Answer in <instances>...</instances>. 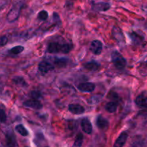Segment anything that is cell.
Here are the masks:
<instances>
[{
	"label": "cell",
	"instance_id": "obj_2",
	"mask_svg": "<svg viewBox=\"0 0 147 147\" xmlns=\"http://www.w3.org/2000/svg\"><path fill=\"white\" fill-rule=\"evenodd\" d=\"M22 9V4H15L7 15V20L9 22H13L18 19Z\"/></svg>",
	"mask_w": 147,
	"mask_h": 147
},
{
	"label": "cell",
	"instance_id": "obj_16",
	"mask_svg": "<svg viewBox=\"0 0 147 147\" xmlns=\"http://www.w3.org/2000/svg\"><path fill=\"white\" fill-rule=\"evenodd\" d=\"M13 83L16 85V86H19V87L22 88H26L27 87V83H26V81L24 80V79L22 77H20V76H17V77H14L12 80Z\"/></svg>",
	"mask_w": 147,
	"mask_h": 147
},
{
	"label": "cell",
	"instance_id": "obj_6",
	"mask_svg": "<svg viewBox=\"0 0 147 147\" xmlns=\"http://www.w3.org/2000/svg\"><path fill=\"white\" fill-rule=\"evenodd\" d=\"M63 44L57 42H51L48 45V52L50 53H61Z\"/></svg>",
	"mask_w": 147,
	"mask_h": 147
},
{
	"label": "cell",
	"instance_id": "obj_28",
	"mask_svg": "<svg viewBox=\"0 0 147 147\" xmlns=\"http://www.w3.org/2000/svg\"><path fill=\"white\" fill-rule=\"evenodd\" d=\"M31 97L32 98H35V99H37L38 100L39 98L41 97V94L39 91H37V90H33V91L31 92Z\"/></svg>",
	"mask_w": 147,
	"mask_h": 147
},
{
	"label": "cell",
	"instance_id": "obj_17",
	"mask_svg": "<svg viewBox=\"0 0 147 147\" xmlns=\"http://www.w3.org/2000/svg\"><path fill=\"white\" fill-rule=\"evenodd\" d=\"M118 109V103L115 101H111L105 105V110L109 113H115Z\"/></svg>",
	"mask_w": 147,
	"mask_h": 147
},
{
	"label": "cell",
	"instance_id": "obj_7",
	"mask_svg": "<svg viewBox=\"0 0 147 147\" xmlns=\"http://www.w3.org/2000/svg\"><path fill=\"white\" fill-rule=\"evenodd\" d=\"M110 8L109 3L100 1V2L95 3L92 4V9L97 11H108Z\"/></svg>",
	"mask_w": 147,
	"mask_h": 147
},
{
	"label": "cell",
	"instance_id": "obj_24",
	"mask_svg": "<svg viewBox=\"0 0 147 147\" xmlns=\"http://www.w3.org/2000/svg\"><path fill=\"white\" fill-rule=\"evenodd\" d=\"M101 99H102V96H94L88 100V103L92 105L97 104V103L100 101Z\"/></svg>",
	"mask_w": 147,
	"mask_h": 147
},
{
	"label": "cell",
	"instance_id": "obj_23",
	"mask_svg": "<svg viewBox=\"0 0 147 147\" xmlns=\"http://www.w3.org/2000/svg\"><path fill=\"white\" fill-rule=\"evenodd\" d=\"M23 50H24V47H22L21 45H18L12 47L10 50V53L12 55H18L20 53H21Z\"/></svg>",
	"mask_w": 147,
	"mask_h": 147
},
{
	"label": "cell",
	"instance_id": "obj_5",
	"mask_svg": "<svg viewBox=\"0 0 147 147\" xmlns=\"http://www.w3.org/2000/svg\"><path fill=\"white\" fill-rule=\"evenodd\" d=\"M89 50L93 54L96 55H99L102 53V44L99 40H95L91 42Z\"/></svg>",
	"mask_w": 147,
	"mask_h": 147
},
{
	"label": "cell",
	"instance_id": "obj_27",
	"mask_svg": "<svg viewBox=\"0 0 147 147\" xmlns=\"http://www.w3.org/2000/svg\"><path fill=\"white\" fill-rule=\"evenodd\" d=\"M108 98L112 100V101H116L117 99H118V95L115 92L111 91L109 94L108 95Z\"/></svg>",
	"mask_w": 147,
	"mask_h": 147
},
{
	"label": "cell",
	"instance_id": "obj_4",
	"mask_svg": "<svg viewBox=\"0 0 147 147\" xmlns=\"http://www.w3.org/2000/svg\"><path fill=\"white\" fill-rule=\"evenodd\" d=\"M23 105L25 107L36 109V110H39V109H41L43 108V104L41 103V102L39 100H37V99L35 98H31L27 100H25L23 103Z\"/></svg>",
	"mask_w": 147,
	"mask_h": 147
},
{
	"label": "cell",
	"instance_id": "obj_13",
	"mask_svg": "<svg viewBox=\"0 0 147 147\" xmlns=\"http://www.w3.org/2000/svg\"><path fill=\"white\" fill-rule=\"evenodd\" d=\"M127 139H128V134L126 132H122L120 134L118 139L115 141V144H114V146L115 147H121L123 146L126 142Z\"/></svg>",
	"mask_w": 147,
	"mask_h": 147
},
{
	"label": "cell",
	"instance_id": "obj_29",
	"mask_svg": "<svg viewBox=\"0 0 147 147\" xmlns=\"http://www.w3.org/2000/svg\"><path fill=\"white\" fill-rule=\"evenodd\" d=\"M7 41H8V38L7 37V36H2L0 37V47L5 45Z\"/></svg>",
	"mask_w": 147,
	"mask_h": 147
},
{
	"label": "cell",
	"instance_id": "obj_10",
	"mask_svg": "<svg viewBox=\"0 0 147 147\" xmlns=\"http://www.w3.org/2000/svg\"><path fill=\"white\" fill-rule=\"evenodd\" d=\"M96 125L100 130L105 131L109 127V122L106 119L102 117V116H99L97 119Z\"/></svg>",
	"mask_w": 147,
	"mask_h": 147
},
{
	"label": "cell",
	"instance_id": "obj_31",
	"mask_svg": "<svg viewBox=\"0 0 147 147\" xmlns=\"http://www.w3.org/2000/svg\"><path fill=\"white\" fill-rule=\"evenodd\" d=\"M74 1V0H67V2L68 4H70V3H73Z\"/></svg>",
	"mask_w": 147,
	"mask_h": 147
},
{
	"label": "cell",
	"instance_id": "obj_12",
	"mask_svg": "<svg viewBox=\"0 0 147 147\" xmlns=\"http://www.w3.org/2000/svg\"><path fill=\"white\" fill-rule=\"evenodd\" d=\"M69 111L73 114L79 115L82 114L84 112L85 109L82 106L79 104H76V103H73V104H70L69 106Z\"/></svg>",
	"mask_w": 147,
	"mask_h": 147
},
{
	"label": "cell",
	"instance_id": "obj_15",
	"mask_svg": "<svg viewBox=\"0 0 147 147\" xmlns=\"http://www.w3.org/2000/svg\"><path fill=\"white\" fill-rule=\"evenodd\" d=\"M135 104L141 108H147V97L142 96H138L135 100Z\"/></svg>",
	"mask_w": 147,
	"mask_h": 147
},
{
	"label": "cell",
	"instance_id": "obj_21",
	"mask_svg": "<svg viewBox=\"0 0 147 147\" xmlns=\"http://www.w3.org/2000/svg\"><path fill=\"white\" fill-rule=\"evenodd\" d=\"M67 59L65 58H56L54 60V64L59 67H64L67 64Z\"/></svg>",
	"mask_w": 147,
	"mask_h": 147
},
{
	"label": "cell",
	"instance_id": "obj_3",
	"mask_svg": "<svg viewBox=\"0 0 147 147\" xmlns=\"http://www.w3.org/2000/svg\"><path fill=\"white\" fill-rule=\"evenodd\" d=\"M112 35L118 43H122L125 42V37L122 30L118 26H114L112 30Z\"/></svg>",
	"mask_w": 147,
	"mask_h": 147
},
{
	"label": "cell",
	"instance_id": "obj_20",
	"mask_svg": "<svg viewBox=\"0 0 147 147\" xmlns=\"http://www.w3.org/2000/svg\"><path fill=\"white\" fill-rule=\"evenodd\" d=\"M15 130L17 131L22 136H28V134H29V133H28V131H27V129H26L24 127V126H22V124H19V125H17V126H16Z\"/></svg>",
	"mask_w": 147,
	"mask_h": 147
},
{
	"label": "cell",
	"instance_id": "obj_8",
	"mask_svg": "<svg viewBox=\"0 0 147 147\" xmlns=\"http://www.w3.org/2000/svg\"><path fill=\"white\" fill-rule=\"evenodd\" d=\"M78 89L82 92L91 93L95 89V85L93 83H83L78 86Z\"/></svg>",
	"mask_w": 147,
	"mask_h": 147
},
{
	"label": "cell",
	"instance_id": "obj_9",
	"mask_svg": "<svg viewBox=\"0 0 147 147\" xmlns=\"http://www.w3.org/2000/svg\"><path fill=\"white\" fill-rule=\"evenodd\" d=\"M81 126L84 133L86 134H91L92 133V125L90 121L87 119H83L81 121Z\"/></svg>",
	"mask_w": 147,
	"mask_h": 147
},
{
	"label": "cell",
	"instance_id": "obj_18",
	"mask_svg": "<svg viewBox=\"0 0 147 147\" xmlns=\"http://www.w3.org/2000/svg\"><path fill=\"white\" fill-rule=\"evenodd\" d=\"M6 138H7V146H17V141H16L15 136H14V134H8L6 136Z\"/></svg>",
	"mask_w": 147,
	"mask_h": 147
},
{
	"label": "cell",
	"instance_id": "obj_14",
	"mask_svg": "<svg viewBox=\"0 0 147 147\" xmlns=\"http://www.w3.org/2000/svg\"><path fill=\"white\" fill-rule=\"evenodd\" d=\"M84 66L85 69L92 72L97 71V70H99L101 67L100 65L98 63H97V62H90V63H87Z\"/></svg>",
	"mask_w": 147,
	"mask_h": 147
},
{
	"label": "cell",
	"instance_id": "obj_26",
	"mask_svg": "<svg viewBox=\"0 0 147 147\" xmlns=\"http://www.w3.org/2000/svg\"><path fill=\"white\" fill-rule=\"evenodd\" d=\"M7 121V115L3 109H0V123H5Z\"/></svg>",
	"mask_w": 147,
	"mask_h": 147
},
{
	"label": "cell",
	"instance_id": "obj_30",
	"mask_svg": "<svg viewBox=\"0 0 147 147\" xmlns=\"http://www.w3.org/2000/svg\"><path fill=\"white\" fill-rule=\"evenodd\" d=\"M7 2H8V0H0V11L7 6Z\"/></svg>",
	"mask_w": 147,
	"mask_h": 147
},
{
	"label": "cell",
	"instance_id": "obj_32",
	"mask_svg": "<svg viewBox=\"0 0 147 147\" xmlns=\"http://www.w3.org/2000/svg\"><path fill=\"white\" fill-rule=\"evenodd\" d=\"M1 88H0V92H1Z\"/></svg>",
	"mask_w": 147,
	"mask_h": 147
},
{
	"label": "cell",
	"instance_id": "obj_22",
	"mask_svg": "<svg viewBox=\"0 0 147 147\" xmlns=\"http://www.w3.org/2000/svg\"><path fill=\"white\" fill-rule=\"evenodd\" d=\"M83 140H84L83 134L81 133L78 134L77 136H76V139H75V142H74V146H76V147L82 146V144H83Z\"/></svg>",
	"mask_w": 147,
	"mask_h": 147
},
{
	"label": "cell",
	"instance_id": "obj_25",
	"mask_svg": "<svg viewBox=\"0 0 147 147\" xmlns=\"http://www.w3.org/2000/svg\"><path fill=\"white\" fill-rule=\"evenodd\" d=\"M37 17L38 19H40V20H46L48 17V13L45 10H42L37 14Z\"/></svg>",
	"mask_w": 147,
	"mask_h": 147
},
{
	"label": "cell",
	"instance_id": "obj_11",
	"mask_svg": "<svg viewBox=\"0 0 147 147\" xmlns=\"http://www.w3.org/2000/svg\"><path fill=\"white\" fill-rule=\"evenodd\" d=\"M54 69V66L47 61H42L38 65V70L41 73H48Z\"/></svg>",
	"mask_w": 147,
	"mask_h": 147
},
{
	"label": "cell",
	"instance_id": "obj_19",
	"mask_svg": "<svg viewBox=\"0 0 147 147\" xmlns=\"http://www.w3.org/2000/svg\"><path fill=\"white\" fill-rule=\"evenodd\" d=\"M129 36L131 37V39L132 40V41L133 42V43H135V44L136 45L141 44V43L143 42V40H144V38H143L141 36H140L139 34L134 32L130 33Z\"/></svg>",
	"mask_w": 147,
	"mask_h": 147
},
{
	"label": "cell",
	"instance_id": "obj_1",
	"mask_svg": "<svg viewBox=\"0 0 147 147\" xmlns=\"http://www.w3.org/2000/svg\"><path fill=\"white\" fill-rule=\"evenodd\" d=\"M111 60L117 69L122 70L126 65V60L118 51H113L111 54Z\"/></svg>",
	"mask_w": 147,
	"mask_h": 147
}]
</instances>
